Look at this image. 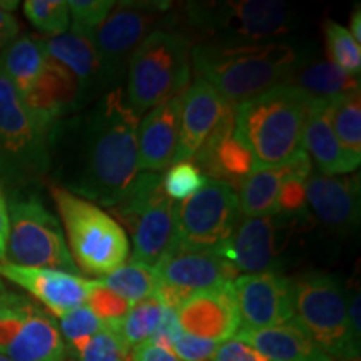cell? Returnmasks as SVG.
<instances>
[{
  "mask_svg": "<svg viewBox=\"0 0 361 361\" xmlns=\"http://www.w3.org/2000/svg\"><path fill=\"white\" fill-rule=\"evenodd\" d=\"M348 316L355 336L361 340V323H360V291L348 293Z\"/></svg>",
  "mask_w": 361,
  "mask_h": 361,
  "instance_id": "cell-45",
  "label": "cell"
},
{
  "mask_svg": "<svg viewBox=\"0 0 361 361\" xmlns=\"http://www.w3.org/2000/svg\"><path fill=\"white\" fill-rule=\"evenodd\" d=\"M124 87L109 90L51 133L56 186L104 207L116 206L139 174L137 129Z\"/></svg>",
  "mask_w": 361,
  "mask_h": 361,
  "instance_id": "cell-1",
  "label": "cell"
},
{
  "mask_svg": "<svg viewBox=\"0 0 361 361\" xmlns=\"http://www.w3.org/2000/svg\"><path fill=\"white\" fill-rule=\"evenodd\" d=\"M164 306L156 300V296L147 298L141 303L130 306L128 314L123 319L114 323H107L106 326L114 329L130 350L149 341L156 329L159 328L164 316Z\"/></svg>",
  "mask_w": 361,
  "mask_h": 361,
  "instance_id": "cell-31",
  "label": "cell"
},
{
  "mask_svg": "<svg viewBox=\"0 0 361 361\" xmlns=\"http://www.w3.org/2000/svg\"><path fill=\"white\" fill-rule=\"evenodd\" d=\"M268 361H333L295 323L263 329H239L236 336Z\"/></svg>",
  "mask_w": 361,
  "mask_h": 361,
  "instance_id": "cell-26",
  "label": "cell"
},
{
  "mask_svg": "<svg viewBox=\"0 0 361 361\" xmlns=\"http://www.w3.org/2000/svg\"><path fill=\"white\" fill-rule=\"evenodd\" d=\"M49 62L44 39L19 35L0 56V67L6 72L20 99L34 87Z\"/></svg>",
  "mask_w": 361,
  "mask_h": 361,
  "instance_id": "cell-28",
  "label": "cell"
},
{
  "mask_svg": "<svg viewBox=\"0 0 361 361\" xmlns=\"http://www.w3.org/2000/svg\"><path fill=\"white\" fill-rule=\"evenodd\" d=\"M183 94L152 107L139 123V169L159 174L173 164L179 139Z\"/></svg>",
  "mask_w": 361,
  "mask_h": 361,
  "instance_id": "cell-21",
  "label": "cell"
},
{
  "mask_svg": "<svg viewBox=\"0 0 361 361\" xmlns=\"http://www.w3.org/2000/svg\"><path fill=\"white\" fill-rule=\"evenodd\" d=\"M19 22L11 12L0 8V56L6 52V49L13 40L19 37Z\"/></svg>",
  "mask_w": 361,
  "mask_h": 361,
  "instance_id": "cell-43",
  "label": "cell"
},
{
  "mask_svg": "<svg viewBox=\"0 0 361 361\" xmlns=\"http://www.w3.org/2000/svg\"><path fill=\"white\" fill-rule=\"evenodd\" d=\"M8 241V209H7V197L4 194V189L0 186V261H6Z\"/></svg>",
  "mask_w": 361,
  "mask_h": 361,
  "instance_id": "cell-44",
  "label": "cell"
},
{
  "mask_svg": "<svg viewBox=\"0 0 361 361\" xmlns=\"http://www.w3.org/2000/svg\"><path fill=\"white\" fill-rule=\"evenodd\" d=\"M329 121L338 141L351 161H361V97L360 90L329 102Z\"/></svg>",
  "mask_w": 361,
  "mask_h": 361,
  "instance_id": "cell-29",
  "label": "cell"
},
{
  "mask_svg": "<svg viewBox=\"0 0 361 361\" xmlns=\"http://www.w3.org/2000/svg\"><path fill=\"white\" fill-rule=\"evenodd\" d=\"M157 284L174 288L191 296L192 293L209 290L231 283L238 271L218 252L194 251L174 245L154 266Z\"/></svg>",
  "mask_w": 361,
  "mask_h": 361,
  "instance_id": "cell-18",
  "label": "cell"
},
{
  "mask_svg": "<svg viewBox=\"0 0 361 361\" xmlns=\"http://www.w3.org/2000/svg\"><path fill=\"white\" fill-rule=\"evenodd\" d=\"M0 278L29 293L56 318L85 305L94 279L82 278L67 271L51 268H32L0 261Z\"/></svg>",
  "mask_w": 361,
  "mask_h": 361,
  "instance_id": "cell-15",
  "label": "cell"
},
{
  "mask_svg": "<svg viewBox=\"0 0 361 361\" xmlns=\"http://www.w3.org/2000/svg\"><path fill=\"white\" fill-rule=\"evenodd\" d=\"M241 218L236 189L207 179L200 191L174 207L176 245L194 251L219 252Z\"/></svg>",
  "mask_w": 361,
  "mask_h": 361,
  "instance_id": "cell-10",
  "label": "cell"
},
{
  "mask_svg": "<svg viewBox=\"0 0 361 361\" xmlns=\"http://www.w3.org/2000/svg\"><path fill=\"white\" fill-rule=\"evenodd\" d=\"M176 318L191 336L218 345L231 340L241 328L233 281L192 293L176 310Z\"/></svg>",
  "mask_w": 361,
  "mask_h": 361,
  "instance_id": "cell-16",
  "label": "cell"
},
{
  "mask_svg": "<svg viewBox=\"0 0 361 361\" xmlns=\"http://www.w3.org/2000/svg\"><path fill=\"white\" fill-rule=\"evenodd\" d=\"M44 45L49 56L74 75L78 84V102H75L78 112L92 102L96 104L104 94L114 89L90 39L66 32L44 40Z\"/></svg>",
  "mask_w": 361,
  "mask_h": 361,
  "instance_id": "cell-19",
  "label": "cell"
},
{
  "mask_svg": "<svg viewBox=\"0 0 361 361\" xmlns=\"http://www.w3.org/2000/svg\"><path fill=\"white\" fill-rule=\"evenodd\" d=\"M57 319L62 340L71 351L78 350L80 345H84L89 338H92L104 328V323L92 313L87 305L79 306Z\"/></svg>",
  "mask_w": 361,
  "mask_h": 361,
  "instance_id": "cell-36",
  "label": "cell"
},
{
  "mask_svg": "<svg viewBox=\"0 0 361 361\" xmlns=\"http://www.w3.org/2000/svg\"><path fill=\"white\" fill-rule=\"evenodd\" d=\"M286 84L296 87L311 101L323 102H331L345 94L360 90V78L346 74L324 59L306 61L301 57L286 79Z\"/></svg>",
  "mask_w": 361,
  "mask_h": 361,
  "instance_id": "cell-27",
  "label": "cell"
},
{
  "mask_svg": "<svg viewBox=\"0 0 361 361\" xmlns=\"http://www.w3.org/2000/svg\"><path fill=\"white\" fill-rule=\"evenodd\" d=\"M114 7V0H69L67 8L72 34L90 39Z\"/></svg>",
  "mask_w": 361,
  "mask_h": 361,
  "instance_id": "cell-37",
  "label": "cell"
},
{
  "mask_svg": "<svg viewBox=\"0 0 361 361\" xmlns=\"http://www.w3.org/2000/svg\"><path fill=\"white\" fill-rule=\"evenodd\" d=\"M8 241L6 261L32 268H51L80 274L57 216L45 206L34 188L7 196Z\"/></svg>",
  "mask_w": 361,
  "mask_h": 361,
  "instance_id": "cell-8",
  "label": "cell"
},
{
  "mask_svg": "<svg viewBox=\"0 0 361 361\" xmlns=\"http://www.w3.org/2000/svg\"><path fill=\"white\" fill-rule=\"evenodd\" d=\"M324 37H326L328 54L331 62L343 72L360 78L361 71V47L351 37L346 27L336 24L335 20L324 22Z\"/></svg>",
  "mask_w": 361,
  "mask_h": 361,
  "instance_id": "cell-32",
  "label": "cell"
},
{
  "mask_svg": "<svg viewBox=\"0 0 361 361\" xmlns=\"http://www.w3.org/2000/svg\"><path fill=\"white\" fill-rule=\"evenodd\" d=\"M351 361H360V360H351Z\"/></svg>",
  "mask_w": 361,
  "mask_h": 361,
  "instance_id": "cell-48",
  "label": "cell"
},
{
  "mask_svg": "<svg viewBox=\"0 0 361 361\" xmlns=\"http://www.w3.org/2000/svg\"><path fill=\"white\" fill-rule=\"evenodd\" d=\"M0 361H13V360L7 358V356H4V355H0Z\"/></svg>",
  "mask_w": 361,
  "mask_h": 361,
  "instance_id": "cell-47",
  "label": "cell"
},
{
  "mask_svg": "<svg viewBox=\"0 0 361 361\" xmlns=\"http://www.w3.org/2000/svg\"><path fill=\"white\" fill-rule=\"evenodd\" d=\"M191 45L186 34L154 30L135 49L126 69L124 92L130 109L139 117L188 89Z\"/></svg>",
  "mask_w": 361,
  "mask_h": 361,
  "instance_id": "cell-6",
  "label": "cell"
},
{
  "mask_svg": "<svg viewBox=\"0 0 361 361\" xmlns=\"http://www.w3.org/2000/svg\"><path fill=\"white\" fill-rule=\"evenodd\" d=\"M24 13L39 32L51 37L66 34L71 24L66 0H27Z\"/></svg>",
  "mask_w": 361,
  "mask_h": 361,
  "instance_id": "cell-33",
  "label": "cell"
},
{
  "mask_svg": "<svg viewBox=\"0 0 361 361\" xmlns=\"http://www.w3.org/2000/svg\"><path fill=\"white\" fill-rule=\"evenodd\" d=\"M129 361H179L173 355V351L162 348V346L156 345L151 340L142 343V345L135 346L130 351Z\"/></svg>",
  "mask_w": 361,
  "mask_h": 361,
  "instance_id": "cell-42",
  "label": "cell"
},
{
  "mask_svg": "<svg viewBox=\"0 0 361 361\" xmlns=\"http://www.w3.org/2000/svg\"><path fill=\"white\" fill-rule=\"evenodd\" d=\"M348 32L351 34L356 42H361V8L356 7V11L351 13V20H350V29Z\"/></svg>",
  "mask_w": 361,
  "mask_h": 361,
  "instance_id": "cell-46",
  "label": "cell"
},
{
  "mask_svg": "<svg viewBox=\"0 0 361 361\" xmlns=\"http://www.w3.org/2000/svg\"><path fill=\"white\" fill-rule=\"evenodd\" d=\"M174 207L176 204L166 196L164 189L144 206L129 231L133 234V263L154 268L174 245Z\"/></svg>",
  "mask_w": 361,
  "mask_h": 361,
  "instance_id": "cell-24",
  "label": "cell"
},
{
  "mask_svg": "<svg viewBox=\"0 0 361 361\" xmlns=\"http://www.w3.org/2000/svg\"><path fill=\"white\" fill-rule=\"evenodd\" d=\"M293 323L333 361L360 360V340L348 316V291L340 278L311 271L295 279Z\"/></svg>",
  "mask_w": 361,
  "mask_h": 361,
  "instance_id": "cell-7",
  "label": "cell"
},
{
  "mask_svg": "<svg viewBox=\"0 0 361 361\" xmlns=\"http://www.w3.org/2000/svg\"><path fill=\"white\" fill-rule=\"evenodd\" d=\"M168 6L157 4H116L107 19L90 35L101 57L104 69L112 87H123L128 62L142 40L154 32V27L162 24V12Z\"/></svg>",
  "mask_w": 361,
  "mask_h": 361,
  "instance_id": "cell-12",
  "label": "cell"
},
{
  "mask_svg": "<svg viewBox=\"0 0 361 361\" xmlns=\"http://www.w3.org/2000/svg\"><path fill=\"white\" fill-rule=\"evenodd\" d=\"M97 281L128 301L130 306L154 296L157 288L154 268L141 263H133V261L124 263L121 268Z\"/></svg>",
  "mask_w": 361,
  "mask_h": 361,
  "instance_id": "cell-30",
  "label": "cell"
},
{
  "mask_svg": "<svg viewBox=\"0 0 361 361\" xmlns=\"http://www.w3.org/2000/svg\"><path fill=\"white\" fill-rule=\"evenodd\" d=\"M130 351L133 350L121 340L114 329L104 324L101 331L89 338L72 353L75 361H129Z\"/></svg>",
  "mask_w": 361,
  "mask_h": 361,
  "instance_id": "cell-34",
  "label": "cell"
},
{
  "mask_svg": "<svg viewBox=\"0 0 361 361\" xmlns=\"http://www.w3.org/2000/svg\"><path fill=\"white\" fill-rule=\"evenodd\" d=\"M85 305L92 310V313L96 314L104 324L119 322V319H123L130 310V305L128 301L123 300L121 296H117L114 291L102 286L97 279H94V286L89 293Z\"/></svg>",
  "mask_w": 361,
  "mask_h": 361,
  "instance_id": "cell-38",
  "label": "cell"
},
{
  "mask_svg": "<svg viewBox=\"0 0 361 361\" xmlns=\"http://www.w3.org/2000/svg\"><path fill=\"white\" fill-rule=\"evenodd\" d=\"M186 13L192 29L211 35L206 40L221 42H268L291 27L290 6L276 0L196 2Z\"/></svg>",
  "mask_w": 361,
  "mask_h": 361,
  "instance_id": "cell-9",
  "label": "cell"
},
{
  "mask_svg": "<svg viewBox=\"0 0 361 361\" xmlns=\"http://www.w3.org/2000/svg\"><path fill=\"white\" fill-rule=\"evenodd\" d=\"M49 191L79 273L104 278L128 261V234L109 213L56 184H51Z\"/></svg>",
  "mask_w": 361,
  "mask_h": 361,
  "instance_id": "cell-4",
  "label": "cell"
},
{
  "mask_svg": "<svg viewBox=\"0 0 361 361\" xmlns=\"http://www.w3.org/2000/svg\"><path fill=\"white\" fill-rule=\"evenodd\" d=\"M0 355L13 361H67V346L56 319L2 281Z\"/></svg>",
  "mask_w": 361,
  "mask_h": 361,
  "instance_id": "cell-11",
  "label": "cell"
},
{
  "mask_svg": "<svg viewBox=\"0 0 361 361\" xmlns=\"http://www.w3.org/2000/svg\"><path fill=\"white\" fill-rule=\"evenodd\" d=\"M206 180V176L192 161L174 162L162 176V189L173 202H183L200 191Z\"/></svg>",
  "mask_w": 361,
  "mask_h": 361,
  "instance_id": "cell-35",
  "label": "cell"
},
{
  "mask_svg": "<svg viewBox=\"0 0 361 361\" xmlns=\"http://www.w3.org/2000/svg\"><path fill=\"white\" fill-rule=\"evenodd\" d=\"M209 361H268L259 351L251 348L246 343L239 341L238 338L219 343L213 358Z\"/></svg>",
  "mask_w": 361,
  "mask_h": 361,
  "instance_id": "cell-41",
  "label": "cell"
},
{
  "mask_svg": "<svg viewBox=\"0 0 361 361\" xmlns=\"http://www.w3.org/2000/svg\"><path fill=\"white\" fill-rule=\"evenodd\" d=\"M51 133L30 114L0 67V186L34 188L51 171Z\"/></svg>",
  "mask_w": 361,
  "mask_h": 361,
  "instance_id": "cell-5",
  "label": "cell"
},
{
  "mask_svg": "<svg viewBox=\"0 0 361 361\" xmlns=\"http://www.w3.org/2000/svg\"><path fill=\"white\" fill-rule=\"evenodd\" d=\"M301 52L286 42H221L191 45V67L233 106L286 82Z\"/></svg>",
  "mask_w": 361,
  "mask_h": 361,
  "instance_id": "cell-2",
  "label": "cell"
},
{
  "mask_svg": "<svg viewBox=\"0 0 361 361\" xmlns=\"http://www.w3.org/2000/svg\"><path fill=\"white\" fill-rule=\"evenodd\" d=\"M305 196L318 221L336 233L353 231L360 223L358 176H324L311 171Z\"/></svg>",
  "mask_w": 361,
  "mask_h": 361,
  "instance_id": "cell-20",
  "label": "cell"
},
{
  "mask_svg": "<svg viewBox=\"0 0 361 361\" xmlns=\"http://www.w3.org/2000/svg\"><path fill=\"white\" fill-rule=\"evenodd\" d=\"M218 343L201 340L180 331L171 345V351L179 361H209L213 358Z\"/></svg>",
  "mask_w": 361,
  "mask_h": 361,
  "instance_id": "cell-39",
  "label": "cell"
},
{
  "mask_svg": "<svg viewBox=\"0 0 361 361\" xmlns=\"http://www.w3.org/2000/svg\"><path fill=\"white\" fill-rule=\"evenodd\" d=\"M233 290L243 329H263L293 323L295 279L284 276L279 271L241 274L234 278Z\"/></svg>",
  "mask_w": 361,
  "mask_h": 361,
  "instance_id": "cell-13",
  "label": "cell"
},
{
  "mask_svg": "<svg viewBox=\"0 0 361 361\" xmlns=\"http://www.w3.org/2000/svg\"><path fill=\"white\" fill-rule=\"evenodd\" d=\"M303 151L314 161L316 173L324 176H343L358 166L350 159L338 141L329 121V102L311 101L303 130Z\"/></svg>",
  "mask_w": 361,
  "mask_h": 361,
  "instance_id": "cell-25",
  "label": "cell"
},
{
  "mask_svg": "<svg viewBox=\"0 0 361 361\" xmlns=\"http://www.w3.org/2000/svg\"><path fill=\"white\" fill-rule=\"evenodd\" d=\"M311 99L283 82L234 109L233 134L256 168L276 166L303 151V130Z\"/></svg>",
  "mask_w": 361,
  "mask_h": 361,
  "instance_id": "cell-3",
  "label": "cell"
},
{
  "mask_svg": "<svg viewBox=\"0 0 361 361\" xmlns=\"http://www.w3.org/2000/svg\"><path fill=\"white\" fill-rule=\"evenodd\" d=\"M305 180L301 176H293L283 184L278 197V214L298 216L305 209Z\"/></svg>",
  "mask_w": 361,
  "mask_h": 361,
  "instance_id": "cell-40",
  "label": "cell"
},
{
  "mask_svg": "<svg viewBox=\"0 0 361 361\" xmlns=\"http://www.w3.org/2000/svg\"><path fill=\"white\" fill-rule=\"evenodd\" d=\"M293 216L271 214L243 218L231 239L218 255L243 274H259L279 268V255L288 234V221Z\"/></svg>",
  "mask_w": 361,
  "mask_h": 361,
  "instance_id": "cell-14",
  "label": "cell"
},
{
  "mask_svg": "<svg viewBox=\"0 0 361 361\" xmlns=\"http://www.w3.org/2000/svg\"><path fill=\"white\" fill-rule=\"evenodd\" d=\"M233 109V104L226 101L204 79L196 78L191 85H188L180 104L179 139L173 164L192 161L209 135Z\"/></svg>",
  "mask_w": 361,
  "mask_h": 361,
  "instance_id": "cell-17",
  "label": "cell"
},
{
  "mask_svg": "<svg viewBox=\"0 0 361 361\" xmlns=\"http://www.w3.org/2000/svg\"><path fill=\"white\" fill-rule=\"evenodd\" d=\"M311 171L313 166L305 151H300L281 164L256 168L238 188L243 218L278 214V197L283 184L293 176L308 178Z\"/></svg>",
  "mask_w": 361,
  "mask_h": 361,
  "instance_id": "cell-23",
  "label": "cell"
},
{
  "mask_svg": "<svg viewBox=\"0 0 361 361\" xmlns=\"http://www.w3.org/2000/svg\"><path fill=\"white\" fill-rule=\"evenodd\" d=\"M234 109L209 135L204 146L194 157V164L207 179L221 180L238 191L243 180L255 171V161L247 149L233 134Z\"/></svg>",
  "mask_w": 361,
  "mask_h": 361,
  "instance_id": "cell-22",
  "label": "cell"
}]
</instances>
